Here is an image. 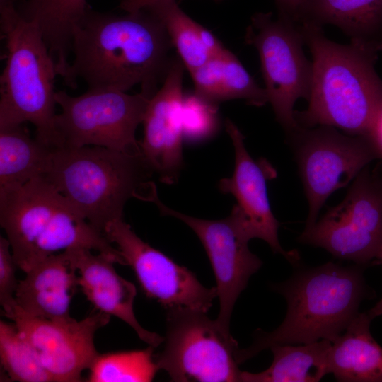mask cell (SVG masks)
Segmentation results:
<instances>
[{"mask_svg":"<svg viewBox=\"0 0 382 382\" xmlns=\"http://www.w3.org/2000/svg\"><path fill=\"white\" fill-rule=\"evenodd\" d=\"M171 42L158 17L146 8L118 16L88 9L73 32L69 77L76 88L83 80L88 89L127 91L136 85L153 96L165 78Z\"/></svg>","mask_w":382,"mask_h":382,"instance_id":"1","label":"cell"},{"mask_svg":"<svg viewBox=\"0 0 382 382\" xmlns=\"http://www.w3.org/2000/svg\"><path fill=\"white\" fill-rule=\"evenodd\" d=\"M299 25L312 54L313 71L308 105L295 111L296 122L303 127L330 126L365 136L382 107V81L374 68L382 49L338 44L309 21Z\"/></svg>","mask_w":382,"mask_h":382,"instance_id":"2","label":"cell"},{"mask_svg":"<svg viewBox=\"0 0 382 382\" xmlns=\"http://www.w3.org/2000/svg\"><path fill=\"white\" fill-rule=\"evenodd\" d=\"M363 267L332 262L300 269L273 289L284 296L287 312L272 332L257 329L253 343L236 350L238 364L275 345L334 341L359 313L361 301L371 295Z\"/></svg>","mask_w":382,"mask_h":382,"instance_id":"3","label":"cell"},{"mask_svg":"<svg viewBox=\"0 0 382 382\" xmlns=\"http://www.w3.org/2000/svg\"><path fill=\"white\" fill-rule=\"evenodd\" d=\"M0 224L14 261L25 273L47 257L75 248L96 250L126 265L104 233L44 177L0 187Z\"/></svg>","mask_w":382,"mask_h":382,"instance_id":"4","label":"cell"},{"mask_svg":"<svg viewBox=\"0 0 382 382\" xmlns=\"http://www.w3.org/2000/svg\"><path fill=\"white\" fill-rule=\"evenodd\" d=\"M154 173L142 155L97 146H60L52 149L43 177L103 233L108 224L122 219L131 198L156 200Z\"/></svg>","mask_w":382,"mask_h":382,"instance_id":"5","label":"cell"},{"mask_svg":"<svg viewBox=\"0 0 382 382\" xmlns=\"http://www.w3.org/2000/svg\"><path fill=\"white\" fill-rule=\"evenodd\" d=\"M6 62L0 77V129L32 123L35 138L50 148L61 146L54 127V79L59 75L37 25L16 7L0 8Z\"/></svg>","mask_w":382,"mask_h":382,"instance_id":"6","label":"cell"},{"mask_svg":"<svg viewBox=\"0 0 382 382\" xmlns=\"http://www.w3.org/2000/svg\"><path fill=\"white\" fill-rule=\"evenodd\" d=\"M151 97L114 89H88L79 96L56 91L62 112L54 117V127L61 146H97L142 155L135 132Z\"/></svg>","mask_w":382,"mask_h":382,"instance_id":"7","label":"cell"},{"mask_svg":"<svg viewBox=\"0 0 382 382\" xmlns=\"http://www.w3.org/2000/svg\"><path fill=\"white\" fill-rule=\"evenodd\" d=\"M245 41L257 50L265 91L276 119L288 134L300 125L294 105L299 98L307 101L312 81V62L304 54L305 44L299 23L271 12L253 15Z\"/></svg>","mask_w":382,"mask_h":382,"instance_id":"8","label":"cell"},{"mask_svg":"<svg viewBox=\"0 0 382 382\" xmlns=\"http://www.w3.org/2000/svg\"><path fill=\"white\" fill-rule=\"evenodd\" d=\"M156 364L172 381L238 382V343L207 313L190 308L167 310V330Z\"/></svg>","mask_w":382,"mask_h":382,"instance_id":"9","label":"cell"},{"mask_svg":"<svg viewBox=\"0 0 382 382\" xmlns=\"http://www.w3.org/2000/svg\"><path fill=\"white\" fill-rule=\"evenodd\" d=\"M299 241L358 265L375 262L382 249V177L366 166L345 199L305 228Z\"/></svg>","mask_w":382,"mask_h":382,"instance_id":"10","label":"cell"},{"mask_svg":"<svg viewBox=\"0 0 382 382\" xmlns=\"http://www.w3.org/2000/svg\"><path fill=\"white\" fill-rule=\"evenodd\" d=\"M289 137L308 204L305 228H309L330 195L378 155L366 137L342 134L330 126H300Z\"/></svg>","mask_w":382,"mask_h":382,"instance_id":"11","label":"cell"},{"mask_svg":"<svg viewBox=\"0 0 382 382\" xmlns=\"http://www.w3.org/2000/svg\"><path fill=\"white\" fill-rule=\"evenodd\" d=\"M103 233L117 245L148 297L166 310L184 307L208 312L217 296L216 287H205L192 271L143 241L123 219L108 224Z\"/></svg>","mask_w":382,"mask_h":382,"instance_id":"12","label":"cell"},{"mask_svg":"<svg viewBox=\"0 0 382 382\" xmlns=\"http://www.w3.org/2000/svg\"><path fill=\"white\" fill-rule=\"evenodd\" d=\"M226 129L234 149V170L231 177L219 181V188L236 199L228 216L246 240L262 239L274 253L283 255L293 265H299V253L296 250L286 251L280 245L279 223L268 199L267 181L274 177L275 171L265 160L255 161L251 157L243 134L229 119L226 121Z\"/></svg>","mask_w":382,"mask_h":382,"instance_id":"13","label":"cell"},{"mask_svg":"<svg viewBox=\"0 0 382 382\" xmlns=\"http://www.w3.org/2000/svg\"><path fill=\"white\" fill-rule=\"evenodd\" d=\"M154 203L163 215L182 221L200 240L216 281L219 312L215 320L224 334L231 336L230 321L235 303L250 277L261 267V260L250 252L249 241L229 216L219 220L199 219L166 207L158 198Z\"/></svg>","mask_w":382,"mask_h":382,"instance_id":"14","label":"cell"},{"mask_svg":"<svg viewBox=\"0 0 382 382\" xmlns=\"http://www.w3.org/2000/svg\"><path fill=\"white\" fill-rule=\"evenodd\" d=\"M6 317L11 320L36 349L54 381H81L99 353L94 344L96 331L110 316L98 311L81 320H52L30 316L16 306Z\"/></svg>","mask_w":382,"mask_h":382,"instance_id":"15","label":"cell"},{"mask_svg":"<svg viewBox=\"0 0 382 382\" xmlns=\"http://www.w3.org/2000/svg\"><path fill=\"white\" fill-rule=\"evenodd\" d=\"M180 59L171 61L160 89L151 97L142 123L141 154L160 181L173 184L183 165V76Z\"/></svg>","mask_w":382,"mask_h":382,"instance_id":"16","label":"cell"},{"mask_svg":"<svg viewBox=\"0 0 382 382\" xmlns=\"http://www.w3.org/2000/svg\"><path fill=\"white\" fill-rule=\"evenodd\" d=\"M78 272L77 284L98 311L117 317L128 324L143 342L157 347L164 337L144 328L134 315L137 289L114 268L115 261L106 255H93L91 250L75 248L64 251Z\"/></svg>","mask_w":382,"mask_h":382,"instance_id":"17","label":"cell"},{"mask_svg":"<svg viewBox=\"0 0 382 382\" xmlns=\"http://www.w3.org/2000/svg\"><path fill=\"white\" fill-rule=\"evenodd\" d=\"M76 270L66 253L47 257L25 272L15 292L16 306L35 318L69 320Z\"/></svg>","mask_w":382,"mask_h":382,"instance_id":"18","label":"cell"},{"mask_svg":"<svg viewBox=\"0 0 382 382\" xmlns=\"http://www.w3.org/2000/svg\"><path fill=\"white\" fill-rule=\"evenodd\" d=\"M373 319L359 313L332 342L328 374L340 382H382V347L370 332Z\"/></svg>","mask_w":382,"mask_h":382,"instance_id":"19","label":"cell"},{"mask_svg":"<svg viewBox=\"0 0 382 382\" xmlns=\"http://www.w3.org/2000/svg\"><path fill=\"white\" fill-rule=\"evenodd\" d=\"M190 73L195 93L209 103L217 105L225 100L243 99L250 105L260 107L268 103L265 88L257 83L227 49Z\"/></svg>","mask_w":382,"mask_h":382,"instance_id":"20","label":"cell"},{"mask_svg":"<svg viewBox=\"0 0 382 382\" xmlns=\"http://www.w3.org/2000/svg\"><path fill=\"white\" fill-rule=\"evenodd\" d=\"M88 9L86 0H25L19 13L38 28L54 58L59 76L68 78L73 32Z\"/></svg>","mask_w":382,"mask_h":382,"instance_id":"21","label":"cell"},{"mask_svg":"<svg viewBox=\"0 0 382 382\" xmlns=\"http://www.w3.org/2000/svg\"><path fill=\"white\" fill-rule=\"evenodd\" d=\"M303 20L335 25L351 42L382 49V0H308Z\"/></svg>","mask_w":382,"mask_h":382,"instance_id":"22","label":"cell"},{"mask_svg":"<svg viewBox=\"0 0 382 382\" xmlns=\"http://www.w3.org/2000/svg\"><path fill=\"white\" fill-rule=\"evenodd\" d=\"M332 342L321 340L308 344L275 345L270 349L274 359L260 373L241 371V382H317L328 374Z\"/></svg>","mask_w":382,"mask_h":382,"instance_id":"23","label":"cell"},{"mask_svg":"<svg viewBox=\"0 0 382 382\" xmlns=\"http://www.w3.org/2000/svg\"><path fill=\"white\" fill-rule=\"evenodd\" d=\"M53 149L32 138L22 125L0 129V187L43 177Z\"/></svg>","mask_w":382,"mask_h":382,"instance_id":"24","label":"cell"},{"mask_svg":"<svg viewBox=\"0 0 382 382\" xmlns=\"http://www.w3.org/2000/svg\"><path fill=\"white\" fill-rule=\"evenodd\" d=\"M144 8L151 11L161 21L189 72L212 57L202 42L204 27L188 16L175 0H158Z\"/></svg>","mask_w":382,"mask_h":382,"instance_id":"25","label":"cell"},{"mask_svg":"<svg viewBox=\"0 0 382 382\" xmlns=\"http://www.w3.org/2000/svg\"><path fill=\"white\" fill-rule=\"evenodd\" d=\"M0 358L1 366L11 381H54L33 345L15 323L0 322Z\"/></svg>","mask_w":382,"mask_h":382,"instance_id":"26","label":"cell"},{"mask_svg":"<svg viewBox=\"0 0 382 382\" xmlns=\"http://www.w3.org/2000/svg\"><path fill=\"white\" fill-rule=\"evenodd\" d=\"M154 347L142 350L99 354L89 370L91 382H149L158 370Z\"/></svg>","mask_w":382,"mask_h":382,"instance_id":"27","label":"cell"},{"mask_svg":"<svg viewBox=\"0 0 382 382\" xmlns=\"http://www.w3.org/2000/svg\"><path fill=\"white\" fill-rule=\"evenodd\" d=\"M216 106L202 99L195 93L184 96L182 108L184 138L197 141L212 135L216 127Z\"/></svg>","mask_w":382,"mask_h":382,"instance_id":"28","label":"cell"},{"mask_svg":"<svg viewBox=\"0 0 382 382\" xmlns=\"http://www.w3.org/2000/svg\"><path fill=\"white\" fill-rule=\"evenodd\" d=\"M18 267L7 238L0 237V303L4 315L9 313L15 307V292L18 284L16 277Z\"/></svg>","mask_w":382,"mask_h":382,"instance_id":"29","label":"cell"},{"mask_svg":"<svg viewBox=\"0 0 382 382\" xmlns=\"http://www.w3.org/2000/svg\"><path fill=\"white\" fill-rule=\"evenodd\" d=\"M280 13L296 23L301 21L308 0H275Z\"/></svg>","mask_w":382,"mask_h":382,"instance_id":"30","label":"cell"},{"mask_svg":"<svg viewBox=\"0 0 382 382\" xmlns=\"http://www.w3.org/2000/svg\"><path fill=\"white\" fill-rule=\"evenodd\" d=\"M364 137L373 146L378 157H382V107Z\"/></svg>","mask_w":382,"mask_h":382,"instance_id":"31","label":"cell"},{"mask_svg":"<svg viewBox=\"0 0 382 382\" xmlns=\"http://www.w3.org/2000/svg\"><path fill=\"white\" fill-rule=\"evenodd\" d=\"M158 0H121L120 7L126 12L142 9Z\"/></svg>","mask_w":382,"mask_h":382,"instance_id":"32","label":"cell"},{"mask_svg":"<svg viewBox=\"0 0 382 382\" xmlns=\"http://www.w3.org/2000/svg\"><path fill=\"white\" fill-rule=\"evenodd\" d=\"M374 262L376 264L382 265V249L379 252L377 258ZM366 312L372 319L375 318L376 317L382 316V299H381V300L378 301L374 305V306H373Z\"/></svg>","mask_w":382,"mask_h":382,"instance_id":"33","label":"cell"},{"mask_svg":"<svg viewBox=\"0 0 382 382\" xmlns=\"http://www.w3.org/2000/svg\"><path fill=\"white\" fill-rule=\"evenodd\" d=\"M18 0H0V8L6 7H15Z\"/></svg>","mask_w":382,"mask_h":382,"instance_id":"34","label":"cell"}]
</instances>
